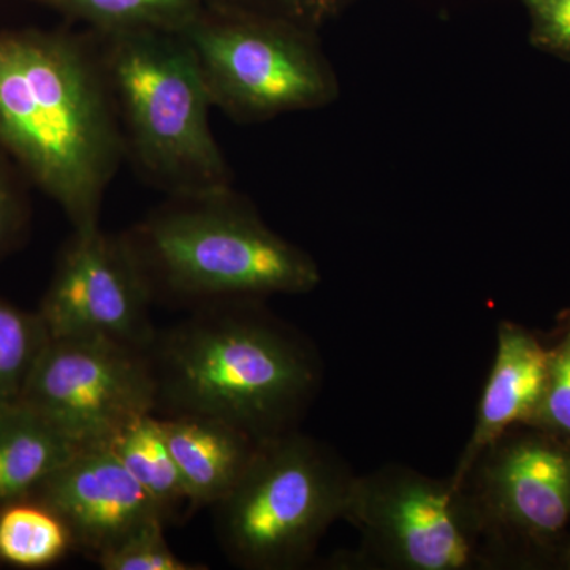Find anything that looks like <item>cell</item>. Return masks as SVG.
I'll use <instances>...</instances> for the list:
<instances>
[{
	"mask_svg": "<svg viewBox=\"0 0 570 570\" xmlns=\"http://www.w3.org/2000/svg\"><path fill=\"white\" fill-rule=\"evenodd\" d=\"M560 564L564 566V568L570 569V532L568 540H566L564 549H562Z\"/></svg>",
	"mask_w": 570,
	"mask_h": 570,
	"instance_id": "24",
	"label": "cell"
},
{
	"mask_svg": "<svg viewBox=\"0 0 570 570\" xmlns=\"http://www.w3.org/2000/svg\"><path fill=\"white\" fill-rule=\"evenodd\" d=\"M108 445L146 493L160 505L167 521L174 520L184 505L193 508L189 490L156 414L135 420Z\"/></svg>",
	"mask_w": 570,
	"mask_h": 570,
	"instance_id": "15",
	"label": "cell"
},
{
	"mask_svg": "<svg viewBox=\"0 0 570 570\" xmlns=\"http://www.w3.org/2000/svg\"><path fill=\"white\" fill-rule=\"evenodd\" d=\"M40 2H47V0H40Z\"/></svg>",
	"mask_w": 570,
	"mask_h": 570,
	"instance_id": "25",
	"label": "cell"
},
{
	"mask_svg": "<svg viewBox=\"0 0 570 570\" xmlns=\"http://www.w3.org/2000/svg\"><path fill=\"white\" fill-rule=\"evenodd\" d=\"M464 483L497 566L560 562L570 532V441L513 428L480 455Z\"/></svg>",
	"mask_w": 570,
	"mask_h": 570,
	"instance_id": "8",
	"label": "cell"
},
{
	"mask_svg": "<svg viewBox=\"0 0 570 570\" xmlns=\"http://www.w3.org/2000/svg\"><path fill=\"white\" fill-rule=\"evenodd\" d=\"M51 336L39 311L0 298V406L20 400Z\"/></svg>",
	"mask_w": 570,
	"mask_h": 570,
	"instance_id": "18",
	"label": "cell"
},
{
	"mask_svg": "<svg viewBox=\"0 0 570 570\" xmlns=\"http://www.w3.org/2000/svg\"><path fill=\"white\" fill-rule=\"evenodd\" d=\"M20 400L78 449L102 448L135 420L156 414L151 355L108 337H51Z\"/></svg>",
	"mask_w": 570,
	"mask_h": 570,
	"instance_id": "9",
	"label": "cell"
},
{
	"mask_svg": "<svg viewBox=\"0 0 570 570\" xmlns=\"http://www.w3.org/2000/svg\"><path fill=\"white\" fill-rule=\"evenodd\" d=\"M159 420L193 509L213 508L227 497L262 444L239 428L208 415H163Z\"/></svg>",
	"mask_w": 570,
	"mask_h": 570,
	"instance_id": "13",
	"label": "cell"
},
{
	"mask_svg": "<svg viewBox=\"0 0 570 570\" xmlns=\"http://www.w3.org/2000/svg\"><path fill=\"white\" fill-rule=\"evenodd\" d=\"M97 36L126 32L184 33L206 10L205 0H47Z\"/></svg>",
	"mask_w": 570,
	"mask_h": 570,
	"instance_id": "16",
	"label": "cell"
},
{
	"mask_svg": "<svg viewBox=\"0 0 570 570\" xmlns=\"http://www.w3.org/2000/svg\"><path fill=\"white\" fill-rule=\"evenodd\" d=\"M32 498L61 517L75 549L86 551L94 561L145 524L168 523L164 510L110 445L78 450Z\"/></svg>",
	"mask_w": 570,
	"mask_h": 570,
	"instance_id": "11",
	"label": "cell"
},
{
	"mask_svg": "<svg viewBox=\"0 0 570 570\" xmlns=\"http://www.w3.org/2000/svg\"><path fill=\"white\" fill-rule=\"evenodd\" d=\"M28 223L24 200L0 160V258L20 243Z\"/></svg>",
	"mask_w": 570,
	"mask_h": 570,
	"instance_id": "23",
	"label": "cell"
},
{
	"mask_svg": "<svg viewBox=\"0 0 570 570\" xmlns=\"http://www.w3.org/2000/svg\"><path fill=\"white\" fill-rule=\"evenodd\" d=\"M530 18L532 47L570 62V0H519Z\"/></svg>",
	"mask_w": 570,
	"mask_h": 570,
	"instance_id": "22",
	"label": "cell"
},
{
	"mask_svg": "<svg viewBox=\"0 0 570 570\" xmlns=\"http://www.w3.org/2000/svg\"><path fill=\"white\" fill-rule=\"evenodd\" d=\"M497 354L480 396L474 430L452 478L464 483L487 449L513 428L531 426L549 376L550 348L530 330L501 322Z\"/></svg>",
	"mask_w": 570,
	"mask_h": 570,
	"instance_id": "12",
	"label": "cell"
},
{
	"mask_svg": "<svg viewBox=\"0 0 570 570\" xmlns=\"http://www.w3.org/2000/svg\"><path fill=\"white\" fill-rule=\"evenodd\" d=\"M0 151L67 214L99 227L124 154L94 40L62 32H0Z\"/></svg>",
	"mask_w": 570,
	"mask_h": 570,
	"instance_id": "1",
	"label": "cell"
},
{
	"mask_svg": "<svg viewBox=\"0 0 570 570\" xmlns=\"http://www.w3.org/2000/svg\"><path fill=\"white\" fill-rule=\"evenodd\" d=\"M148 279L126 234L73 230L39 313L51 337L100 336L151 348L157 330Z\"/></svg>",
	"mask_w": 570,
	"mask_h": 570,
	"instance_id": "10",
	"label": "cell"
},
{
	"mask_svg": "<svg viewBox=\"0 0 570 570\" xmlns=\"http://www.w3.org/2000/svg\"><path fill=\"white\" fill-rule=\"evenodd\" d=\"M262 302L206 303L157 332L156 412L220 419L258 442L298 430L321 390V356Z\"/></svg>",
	"mask_w": 570,
	"mask_h": 570,
	"instance_id": "2",
	"label": "cell"
},
{
	"mask_svg": "<svg viewBox=\"0 0 570 570\" xmlns=\"http://www.w3.org/2000/svg\"><path fill=\"white\" fill-rule=\"evenodd\" d=\"M164 520H154L108 550L96 562L104 570H205L204 564L184 561L165 539Z\"/></svg>",
	"mask_w": 570,
	"mask_h": 570,
	"instance_id": "19",
	"label": "cell"
},
{
	"mask_svg": "<svg viewBox=\"0 0 570 570\" xmlns=\"http://www.w3.org/2000/svg\"><path fill=\"white\" fill-rule=\"evenodd\" d=\"M75 549L61 517L36 498L0 508V562L21 569L50 568Z\"/></svg>",
	"mask_w": 570,
	"mask_h": 570,
	"instance_id": "17",
	"label": "cell"
},
{
	"mask_svg": "<svg viewBox=\"0 0 570 570\" xmlns=\"http://www.w3.org/2000/svg\"><path fill=\"white\" fill-rule=\"evenodd\" d=\"M126 236L154 299L200 306L305 295L321 284L317 262L272 230L232 187L168 197Z\"/></svg>",
	"mask_w": 570,
	"mask_h": 570,
	"instance_id": "3",
	"label": "cell"
},
{
	"mask_svg": "<svg viewBox=\"0 0 570 570\" xmlns=\"http://www.w3.org/2000/svg\"><path fill=\"white\" fill-rule=\"evenodd\" d=\"M343 520L360 532V557L390 570L497 569L482 513L466 483L406 466L355 475Z\"/></svg>",
	"mask_w": 570,
	"mask_h": 570,
	"instance_id": "7",
	"label": "cell"
},
{
	"mask_svg": "<svg viewBox=\"0 0 570 570\" xmlns=\"http://www.w3.org/2000/svg\"><path fill=\"white\" fill-rule=\"evenodd\" d=\"M531 426L570 441V313L564 335L550 348L546 392Z\"/></svg>",
	"mask_w": 570,
	"mask_h": 570,
	"instance_id": "20",
	"label": "cell"
},
{
	"mask_svg": "<svg viewBox=\"0 0 570 570\" xmlns=\"http://www.w3.org/2000/svg\"><path fill=\"white\" fill-rule=\"evenodd\" d=\"M94 43L135 168L168 197L232 187L204 75L181 33H94Z\"/></svg>",
	"mask_w": 570,
	"mask_h": 570,
	"instance_id": "4",
	"label": "cell"
},
{
	"mask_svg": "<svg viewBox=\"0 0 570 570\" xmlns=\"http://www.w3.org/2000/svg\"><path fill=\"white\" fill-rule=\"evenodd\" d=\"M78 450L24 401L0 406V508L32 498Z\"/></svg>",
	"mask_w": 570,
	"mask_h": 570,
	"instance_id": "14",
	"label": "cell"
},
{
	"mask_svg": "<svg viewBox=\"0 0 570 570\" xmlns=\"http://www.w3.org/2000/svg\"><path fill=\"white\" fill-rule=\"evenodd\" d=\"M354 472L299 430L258 445L234 490L213 505L225 557L249 570H294L343 520Z\"/></svg>",
	"mask_w": 570,
	"mask_h": 570,
	"instance_id": "5",
	"label": "cell"
},
{
	"mask_svg": "<svg viewBox=\"0 0 570 570\" xmlns=\"http://www.w3.org/2000/svg\"><path fill=\"white\" fill-rule=\"evenodd\" d=\"M209 9L265 14L318 32L356 0H205Z\"/></svg>",
	"mask_w": 570,
	"mask_h": 570,
	"instance_id": "21",
	"label": "cell"
},
{
	"mask_svg": "<svg viewBox=\"0 0 570 570\" xmlns=\"http://www.w3.org/2000/svg\"><path fill=\"white\" fill-rule=\"evenodd\" d=\"M181 36L197 58L213 107L236 122L318 110L340 97L317 32L294 22L206 7Z\"/></svg>",
	"mask_w": 570,
	"mask_h": 570,
	"instance_id": "6",
	"label": "cell"
}]
</instances>
